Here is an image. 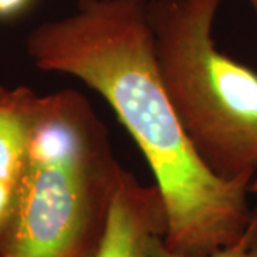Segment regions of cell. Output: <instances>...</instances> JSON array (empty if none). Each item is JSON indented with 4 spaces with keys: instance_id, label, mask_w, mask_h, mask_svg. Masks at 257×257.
Returning <instances> with one entry per match:
<instances>
[{
    "instance_id": "cell-1",
    "label": "cell",
    "mask_w": 257,
    "mask_h": 257,
    "mask_svg": "<svg viewBox=\"0 0 257 257\" xmlns=\"http://www.w3.org/2000/svg\"><path fill=\"white\" fill-rule=\"evenodd\" d=\"M26 49L37 69L76 77L109 103L156 179L167 247L207 256L241 239L254 179H220L194 152L160 77L147 0H77L33 29Z\"/></svg>"
},
{
    "instance_id": "cell-2",
    "label": "cell",
    "mask_w": 257,
    "mask_h": 257,
    "mask_svg": "<svg viewBox=\"0 0 257 257\" xmlns=\"http://www.w3.org/2000/svg\"><path fill=\"white\" fill-rule=\"evenodd\" d=\"M123 172L82 93L39 96L0 257H96Z\"/></svg>"
},
{
    "instance_id": "cell-3",
    "label": "cell",
    "mask_w": 257,
    "mask_h": 257,
    "mask_svg": "<svg viewBox=\"0 0 257 257\" xmlns=\"http://www.w3.org/2000/svg\"><path fill=\"white\" fill-rule=\"evenodd\" d=\"M221 0H147L162 82L194 152L224 180L257 175V73L211 36Z\"/></svg>"
},
{
    "instance_id": "cell-4",
    "label": "cell",
    "mask_w": 257,
    "mask_h": 257,
    "mask_svg": "<svg viewBox=\"0 0 257 257\" xmlns=\"http://www.w3.org/2000/svg\"><path fill=\"white\" fill-rule=\"evenodd\" d=\"M166 230L165 202L156 184L140 183L124 170L96 257H147L152 239L165 237Z\"/></svg>"
},
{
    "instance_id": "cell-5",
    "label": "cell",
    "mask_w": 257,
    "mask_h": 257,
    "mask_svg": "<svg viewBox=\"0 0 257 257\" xmlns=\"http://www.w3.org/2000/svg\"><path fill=\"white\" fill-rule=\"evenodd\" d=\"M39 94L0 86V180L18 184L28 159Z\"/></svg>"
},
{
    "instance_id": "cell-6",
    "label": "cell",
    "mask_w": 257,
    "mask_h": 257,
    "mask_svg": "<svg viewBox=\"0 0 257 257\" xmlns=\"http://www.w3.org/2000/svg\"><path fill=\"white\" fill-rule=\"evenodd\" d=\"M257 229V207L253 210V216H251V221L248 224L247 230L244 231V234L241 236V239L231 244L229 247L221 248L216 253H211L207 256H187V254H182L173 251L167 247L165 244L163 236H156L153 237L149 248H147V257H247V250L251 239L254 236V231Z\"/></svg>"
},
{
    "instance_id": "cell-7",
    "label": "cell",
    "mask_w": 257,
    "mask_h": 257,
    "mask_svg": "<svg viewBox=\"0 0 257 257\" xmlns=\"http://www.w3.org/2000/svg\"><path fill=\"white\" fill-rule=\"evenodd\" d=\"M16 197V184L0 180V237L9 223Z\"/></svg>"
},
{
    "instance_id": "cell-8",
    "label": "cell",
    "mask_w": 257,
    "mask_h": 257,
    "mask_svg": "<svg viewBox=\"0 0 257 257\" xmlns=\"http://www.w3.org/2000/svg\"><path fill=\"white\" fill-rule=\"evenodd\" d=\"M33 0H0V19L20 16L32 6Z\"/></svg>"
},
{
    "instance_id": "cell-9",
    "label": "cell",
    "mask_w": 257,
    "mask_h": 257,
    "mask_svg": "<svg viewBox=\"0 0 257 257\" xmlns=\"http://www.w3.org/2000/svg\"><path fill=\"white\" fill-rule=\"evenodd\" d=\"M247 257H257V229L256 231H254L253 239H251V243H250V246H248Z\"/></svg>"
},
{
    "instance_id": "cell-10",
    "label": "cell",
    "mask_w": 257,
    "mask_h": 257,
    "mask_svg": "<svg viewBox=\"0 0 257 257\" xmlns=\"http://www.w3.org/2000/svg\"><path fill=\"white\" fill-rule=\"evenodd\" d=\"M250 193H256L257 194V177H254V180L250 184Z\"/></svg>"
},
{
    "instance_id": "cell-11",
    "label": "cell",
    "mask_w": 257,
    "mask_h": 257,
    "mask_svg": "<svg viewBox=\"0 0 257 257\" xmlns=\"http://www.w3.org/2000/svg\"><path fill=\"white\" fill-rule=\"evenodd\" d=\"M248 3L251 5V8H253V10H254V13H256L257 16V0H248Z\"/></svg>"
},
{
    "instance_id": "cell-12",
    "label": "cell",
    "mask_w": 257,
    "mask_h": 257,
    "mask_svg": "<svg viewBox=\"0 0 257 257\" xmlns=\"http://www.w3.org/2000/svg\"><path fill=\"white\" fill-rule=\"evenodd\" d=\"M173 2H177V3H184V2H190V0H173Z\"/></svg>"
}]
</instances>
